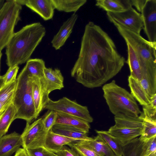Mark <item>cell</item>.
Masks as SVG:
<instances>
[{
    "instance_id": "cell-1",
    "label": "cell",
    "mask_w": 156,
    "mask_h": 156,
    "mask_svg": "<svg viewBox=\"0 0 156 156\" xmlns=\"http://www.w3.org/2000/svg\"><path fill=\"white\" fill-rule=\"evenodd\" d=\"M126 62L109 35L92 22L85 26L72 77L85 87L101 86L116 76Z\"/></svg>"
},
{
    "instance_id": "cell-2",
    "label": "cell",
    "mask_w": 156,
    "mask_h": 156,
    "mask_svg": "<svg viewBox=\"0 0 156 156\" xmlns=\"http://www.w3.org/2000/svg\"><path fill=\"white\" fill-rule=\"evenodd\" d=\"M40 22L27 25L14 33L6 46V63L9 67L27 62L45 35Z\"/></svg>"
},
{
    "instance_id": "cell-3",
    "label": "cell",
    "mask_w": 156,
    "mask_h": 156,
    "mask_svg": "<svg viewBox=\"0 0 156 156\" xmlns=\"http://www.w3.org/2000/svg\"><path fill=\"white\" fill-rule=\"evenodd\" d=\"M103 97L111 112L115 115L122 114L138 117L141 112L131 94L117 85L115 80L104 85Z\"/></svg>"
},
{
    "instance_id": "cell-4",
    "label": "cell",
    "mask_w": 156,
    "mask_h": 156,
    "mask_svg": "<svg viewBox=\"0 0 156 156\" xmlns=\"http://www.w3.org/2000/svg\"><path fill=\"white\" fill-rule=\"evenodd\" d=\"M16 79L17 87L12 102L16 110L15 119H23L30 123L36 119L32 91L33 78L24 67Z\"/></svg>"
},
{
    "instance_id": "cell-5",
    "label": "cell",
    "mask_w": 156,
    "mask_h": 156,
    "mask_svg": "<svg viewBox=\"0 0 156 156\" xmlns=\"http://www.w3.org/2000/svg\"><path fill=\"white\" fill-rule=\"evenodd\" d=\"M125 40L135 51L141 68L156 66V42L147 40L140 35L119 25H115Z\"/></svg>"
},
{
    "instance_id": "cell-6",
    "label": "cell",
    "mask_w": 156,
    "mask_h": 156,
    "mask_svg": "<svg viewBox=\"0 0 156 156\" xmlns=\"http://www.w3.org/2000/svg\"><path fill=\"white\" fill-rule=\"evenodd\" d=\"M115 124L108 132L123 146L140 136L143 128V119L122 114L114 116Z\"/></svg>"
},
{
    "instance_id": "cell-7",
    "label": "cell",
    "mask_w": 156,
    "mask_h": 156,
    "mask_svg": "<svg viewBox=\"0 0 156 156\" xmlns=\"http://www.w3.org/2000/svg\"><path fill=\"white\" fill-rule=\"evenodd\" d=\"M17 0L6 1L0 6V51L6 47L20 20L22 6Z\"/></svg>"
},
{
    "instance_id": "cell-8",
    "label": "cell",
    "mask_w": 156,
    "mask_h": 156,
    "mask_svg": "<svg viewBox=\"0 0 156 156\" xmlns=\"http://www.w3.org/2000/svg\"><path fill=\"white\" fill-rule=\"evenodd\" d=\"M44 109L73 115L89 123L93 121L87 106L81 105L66 97H63L57 101H52L49 98L44 106Z\"/></svg>"
},
{
    "instance_id": "cell-9",
    "label": "cell",
    "mask_w": 156,
    "mask_h": 156,
    "mask_svg": "<svg viewBox=\"0 0 156 156\" xmlns=\"http://www.w3.org/2000/svg\"><path fill=\"white\" fill-rule=\"evenodd\" d=\"M106 14L108 20L115 25H119L138 35L143 29L141 14L132 7L124 12H107Z\"/></svg>"
},
{
    "instance_id": "cell-10",
    "label": "cell",
    "mask_w": 156,
    "mask_h": 156,
    "mask_svg": "<svg viewBox=\"0 0 156 156\" xmlns=\"http://www.w3.org/2000/svg\"><path fill=\"white\" fill-rule=\"evenodd\" d=\"M48 132L43 123L42 118L31 124L27 122L26 127L21 135L23 148L27 149L44 146Z\"/></svg>"
},
{
    "instance_id": "cell-11",
    "label": "cell",
    "mask_w": 156,
    "mask_h": 156,
    "mask_svg": "<svg viewBox=\"0 0 156 156\" xmlns=\"http://www.w3.org/2000/svg\"><path fill=\"white\" fill-rule=\"evenodd\" d=\"M141 12L148 41L156 42V0H147Z\"/></svg>"
},
{
    "instance_id": "cell-12",
    "label": "cell",
    "mask_w": 156,
    "mask_h": 156,
    "mask_svg": "<svg viewBox=\"0 0 156 156\" xmlns=\"http://www.w3.org/2000/svg\"><path fill=\"white\" fill-rule=\"evenodd\" d=\"M17 1L21 5H26L36 13L44 20H51L53 17L55 9L51 0H21Z\"/></svg>"
},
{
    "instance_id": "cell-13",
    "label": "cell",
    "mask_w": 156,
    "mask_h": 156,
    "mask_svg": "<svg viewBox=\"0 0 156 156\" xmlns=\"http://www.w3.org/2000/svg\"><path fill=\"white\" fill-rule=\"evenodd\" d=\"M22 146L21 136L14 132L0 137V156H11Z\"/></svg>"
},
{
    "instance_id": "cell-14",
    "label": "cell",
    "mask_w": 156,
    "mask_h": 156,
    "mask_svg": "<svg viewBox=\"0 0 156 156\" xmlns=\"http://www.w3.org/2000/svg\"><path fill=\"white\" fill-rule=\"evenodd\" d=\"M78 18V15L74 13L61 27L58 32L54 36L51 43L56 50L60 49L65 43L72 32Z\"/></svg>"
},
{
    "instance_id": "cell-15",
    "label": "cell",
    "mask_w": 156,
    "mask_h": 156,
    "mask_svg": "<svg viewBox=\"0 0 156 156\" xmlns=\"http://www.w3.org/2000/svg\"><path fill=\"white\" fill-rule=\"evenodd\" d=\"M44 73V82L49 94L53 90H60L64 87V77L59 69L45 67Z\"/></svg>"
},
{
    "instance_id": "cell-16",
    "label": "cell",
    "mask_w": 156,
    "mask_h": 156,
    "mask_svg": "<svg viewBox=\"0 0 156 156\" xmlns=\"http://www.w3.org/2000/svg\"><path fill=\"white\" fill-rule=\"evenodd\" d=\"M33 77L32 94L36 112V119H37L44 109V106L49 97L41 85L39 79Z\"/></svg>"
},
{
    "instance_id": "cell-17",
    "label": "cell",
    "mask_w": 156,
    "mask_h": 156,
    "mask_svg": "<svg viewBox=\"0 0 156 156\" xmlns=\"http://www.w3.org/2000/svg\"><path fill=\"white\" fill-rule=\"evenodd\" d=\"M141 69L140 82L151 98L156 94V66L144 67Z\"/></svg>"
},
{
    "instance_id": "cell-18",
    "label": "cell",
    "mask_w": 156,
    "mask_h": 156,
    "mask_svg": "<svg viewBox=\"0 0 156 156\" xmlns=\"http://www.w3.org/2000/svg\"><path fill=\"white\" fill-rule=\"evenodd\" d=\"M78 140H80L56 134L50 130L48 132L46 135L44 146L49 150L56 153L64 146Z\"/></svg>"
},
{
    "instance_id": "cell-19",
    "label": "cell",
    "mask_w": 156,
    "mask_h": 156,
    "mask_svg": "<svg viewBox=\"0 0 156 156\" xmlns=\"http://www.w3.org/2000/svg\"><path fill=\"white\" fill-rule=\"evenodd\" d=\"M51 130L56 134L67 137L77 139L80 140H88L92 138L88 136V133L67 125L56 124L53 126Z\"/></svg>"
},
{
    "instance_id": "cell-20",
    "label": "cell",
    "mask_w": 156,
    "mask_h": 156,
    "mask_svg": "<svg viewBox=\"0 0 156 156\" xmlns=\"http://www.w3.org/2000/svg\"><path fill=\"white\" fill-rule=\"evenodd\" d=\"M95 5L112 12H124L132 7L130 0H97Z\"/></svg>"
},
{
    "instance_id": "cell-21",
    "label": "cell",
    "mask_w": 156,
    "mask_h": 156,
    "mask_svg": "<svg viewBox=\"0 0 156 156\" xmlns=\"http://www.w3.org/2000/svg\"><path fill=\"white\" fill-rule=\"evenodd\" d=\"M56 112L57 118L55 124L73 126L88 133L90 126L88 122L73 115L59 112Z\"/></svg>"
},
{
    "instance_id": "cell-22",
    "label": "cell",
    "mask_w": 156,
    "mask_h": 156,
    "mask_svg": "<svg viewBox=\"0 0 156 156\" xmlns=\"http://www.w3.org/2000/svg\"><path fill=\"white\" fill-rule=\"evenodd\" d=\"M128 82L131 94L134 99L143 106L149 105L150 98L140 82L130 75L128 76Z\"/></svg>"
},
{
    "instance_id": "cell-23",
    "label": "cell",
    "mask_w": 156,
    "mask_h": 156,
    "mask_svg": "<svg viewBox=\"0 0 156 156\" xmlns=\"http://www.w3.org/2000/svg\"><path fill=\"white\" fill-rule=\"evenodd\" d=\"M83 144L102 156H115L104 140L98 135L88 140H80Z\"/></svg>"
},
{
    "instance_id": "cell-24",
    "label": "cell",
    "mask_w": 156,
    "mask_h": 156,
    "mask_svg": "<svg viewBox=\"0 0 156 156\" xmlns=\"http://www.w3.org/2000/svg\"><path fill=\"white\" fill-rule=\"evenodd\" d=\"M126 43L127 48L128 58L126 62L129 68L130 75L140 82L141 76L140 62L133 48L127 42Z\"/></svg>"
},
{
    "instance_id": "cell-25",
    "label": "cell",
    "mask_w": 156,
    "mask_h": 156,
    "mask_svg": "<svg viewBox=\"0 0 156 156\" xmlns=\"http://www.w3.org/2000/svg\"><path fill=\"white\" fill-rule=\"evenodd\" d=\"M16 109L12 103L9 104L0 118V137L6 134L12 122L15 119Z\"/></svg>"
},
{
    "instance_id": "cell-26",
    "label": "cell",
    "mask_w": 156,
    "mask_h": 156,
    "mask_svg": "<svg viewBox=\"0 0 156 156\" xmlns=\"http://www.w3.org/2000/svg\"><path fill=\"white\" fill-rule=\"evenodd\" d=\"M55 9L65 12L75 13L86 2V0H51Z\"/></svg>"
},
{
    "instance_id": "cell-27",
    "label": "cell",
    "mask_w": 156,
    "mask_h": 156,
    "mask_svg": "<svg viewBox=\"0 0 156 156\" xmlns=\"http://www.w3.org/2000/svg\"><path fill=\"white\" fill-rule=\"evenodd\" d=\"M145 142L136 138L122 146V156H143Z\"/></svg>"
},
{
    "instance_id": "cell-28",
    "label": "cell",
    "mask_w": 156,
    "mask_h": 156,
    "mask_svg": "<svg viewBox=\"0 0 156 156\" xmlns=\"http://www.w3.org/2000/svg\"><path fill=\"white\" fill-rule=\"evenodd\" d=\"M24 68L33 77L41 78L44 76V69L46 67L44 61L42 59H30L27 62Z\"/></svg>"
},
{
    "instance_id": "cell-29",
    "label": "cell",
    "mask_w": 156,
    "mask_h": 156,
    "mask_svg": "<svg viewBox=\"0 0 156 156\" xmlns=\"http://www.w3.org/2000/svg\"><path fill=\"white\" fill-rule=\"evenodd\" d=\"M95 131L106 143L115 156H122V146L118 140L110 134L108 131L96 130Z\"/></svg>"
},
{
    "instance_id": "cell-30",
    "label": "cell",
    "mask_w": 156,
    "mask_h": 156,
    "mask_svg": "<svg viewBox=\"0 0 156 156\" xmlns=\"http://www.w3.org/2000/svg\"><path fill=\"white\" fill-rule=\"evenodd\" d=\"M17 84V79L14 82L5 85L0 90V102L8 105L12 102Z\"/></svg>"
},
{
    "instance_id": "cell-31",
    "label": "cell",
    "mask_w": 156,
    "mask_h": 156,
    "mask_svg": "<svg viewBox=\"0 0 156 156\" xmlns=\"http://www.w3.org/2000/svg\"><path fill=\"white\" fill-rule=\"evenodd\" d=\"M140 117L143 120V128L139 138L141 140L145 142L156 136V121Z\"/></svg>"
},
{
    "instance_id": "cell-32",
    "label": "cell",
    "mask_w": 156,
    "mask_h": 156,
    "mask_svg": "<svg viewBox=\"0 0 156 156\" xmlns=\"http://www.w3.org/2000/svg\"><path fill=\"white\" fill-rule=\"evenodd\" d=\"M68 145L75 150L80 156H102L83 144L80 140L71 142Z\"/></svg>"
},
{
    "instance_id": "cell-33",
    "label": "cell",
    "mask_w": 156,
    "mask_h": 156,
    "mask_svg": "<svg viewBox=\"0 0 156 156\" xmlns=\"http://www.w3.org/2000/svg\"><path fill=\"white\" fill-rule=\"evenodd\" d=\"M25 150L28 156H57L44 146Z\"/></svg>"
},
{
    "instance_id": "cell-34",
    "label": "cell",
    "mask_w": 156,
    "mask_h": 156,
    "mask_svg": "<svg viewBox=\"0 0 156 156\" xmlns=\"http://www.w3.org/2000/svg\"><path fill=\"white\" fill-rule=\"evenodd\" d=\"M56 118V112L49 110L42 118L43 123L48 132L50 130L55 124Z\"/></svg>"
},
{
    "instance_id": "cell-35",
    "label": "cell",
    "mask_w": 156,
    "mask_h": 156,
    "mask_svg": "<svg viewBox=\"0 0 156 156\" xmlns=\"http://www.w3.org/2000/svg\"><path fill=\"white\" fill-rule=\"evenodd\" d=\"M143 156H156V136L145 141Z\"/></svg>"
},
{
    "instance_id": "cell-36",
    "label": "cell",
    "mask_w": 156,
    "mask_h": 156,
    "mask_svg": "<svg viewBox=\"0 0 156 156\" xmlns=\"http://www.w3.org/2000/svg\"><path fill=\"white\" fill-rule=\"evenodd\" d=\"M19 69L18 66L9 67L6 73L3 76L5 85L11 83L16 80Z\"/></svg>"
},
{
    "instance_id": "cell-37",
    "label": "cell",
    "mask_w": 156,
    "mask_h": 156,
    "mask_svg": "<svg viewBox=\"0 0 156 156\" xmlns=\"http://www.w3.org/2000/svg\"><path fill=\"white\" fill-rule=\"evenodd\" d=\"M56 154L57 156H80L73 149L66 145L64 146L62 149Z\"/></svg>"
},
{
    "instance_id": "cell-38",
    "label": "cell",
    "mask_w": 156,
    "mask_h": 156,
    "mask_svg": "<svg viewBox=\"0 0 156 156\" xmlns=\"http://www.w3.org/2000/svg\"><path fill=\"white\" fill-rule=\"evenodd\" d=\"M132 6H134L137 10L141 12L147 0H130Z\"/></svg>"
},
{
    "instance_id": "cell-39",
    "label": "cell",
    "mask_w": 156,
    "mask_h": 156,
    "mask_svg": "<svg viewBox=\"0 0 156 156\" xmlns=\"http://www.w3.org/2000/svg\"><path fill=\"white\" fill-rule=\"evenodd\" d=\"M14 156H28L26 150L20 148L16 152Z\"/></svg>"
},
{
    "instance_id": "cell-40",
    "label": "cell",
    "mask_w": 156,
    "mask_h": 156,
    "mask_svg": "<svg viewBox=\"0 0 156 156\" xmlns=\"http://www.w3.org/2000/svg\"><path fill=\"white\" fill-rule=\"evenodd\" d=\"M4 85L3 76H0V90Z\"/></svg>"
},
{
    "instance_id": "cell-41",
    "label": "cell",
    "mask_w": 156,
    "mask_h": 156,
    "mask_svg": "<svg viewBox=\"0 0 156 156\" xmlns=\"http://www.w3.org/2000/svg\"><path fill=\"white\" fill-rule=\"evenodd\" d=\"M8 105H5L0 102V111L8 107Z\"/></svg>"
},
{
    "instance_id": "cell-42",
    "label": "cell",
    "mask_w": 156,
    "mask_h": 156,
    "mask_svg": "<svg viewBox=\"0 0 156 156\" xmlns=\"http://www.w3.org/2000/svg\"><path fill=\"white\" fill-rule=\"evenodd\" d=\"M6 108H4V109L2 110L1 111H0V118H1L2 114H3V113L4 112L5 110L6 109Z\"/></svg>"
},
{
    "instance_id": "cell-43",
    "label": "cell",
    "mask_w": 156,
    "mask_h": 156,
    "mask_svg": "<svg viewBox=\"0 0 156 156\" xmlns=\"http://www.w3.org/2000/svg\"><path fill=\"white\" fill-rule=\"evenodd\" d=\"M2 53L1 52V51H0V66L1 59V57H2Z\"/></svg>"
}]
</instances>
